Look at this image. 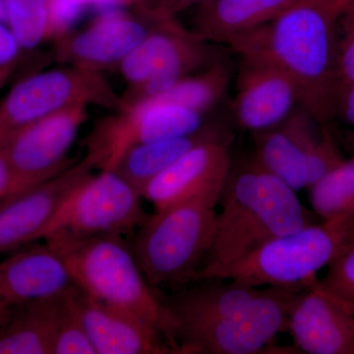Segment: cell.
Returning a JSON list of instances; mask_svg holds the SVG:
<instances>
[{"mask_svg": "<svg viewBox=\"0 0 354 354\" xmlns=\"http://www.w3.org/2000/svg\"><path fill=\"white\" fill-rule=\"evenodd\" d=\"M93 169L84 158L57 176L1 200L0 255L43 239L66 198Z\"/></svg>", "mask_w": 354, "mask_h": 354, "instance_id": "15", "label": "cell"}, {"mask_svg": "<svg viewBox=\"0 0 354 354\" xmlns=\"http://www.w3.org/2000/svg\"><path fill=\"white\" fill-rule=\"evenodd\" d=\"M26 187L29 186L21 180L6 153L0 149V201Z\"/></svg>", "mask_w": 354, "mask_h": 354, "instance_id": "31", "label": "cell"}, {"mask_svg": "<svg viewBox=\"0 0 354 354\" xmlns=\"http://www.w3.org/2000/svg\"><path fill=\"white\" fill-rule=\"evenodd\" d=\"M335 118L354 127V81L337 90L335 97Z\"/></svg>", "mask_w": 354, "mask_h": 354, "instance_id": "32", "label": "cell"}, {"mask_svg": "<svg viewBox=\"0 0 354 354\" xmlns=\"http://www.w3.org/2000/svg\"><path fill=\"white\" fill-rule=\"evenodd\" d=\"M6 9L3 0H0V23H6Z\"/></svg>", "mask_w": 354, "mask_h": 354, "instance_id": "35", "label": "cell"}, {"mask_svg": "<svg viewBox=\"0 0 354 354\" xmlns=\"http://www.w3.org/2000/svg\"><path fill=\"white\" fill-rule=\"evenodd\" d=\"M158 1L162 9L176 16L185 9L201 6L209 0H158Z\"/></svg>", "mask_w": 354, "mask_h": 354, "instance_id": "33", "label": "cell"}, {"mask_svg": "<svg viewBox=\"0 0 354 354\" xmlns=\"http://www.w3.org/2000/svg\"><path fill=\"white\" fill-rule=\"evenodd\" d=\"M44 241L64 257L77 286L85 295L150 324L174 349V323L167 302L147 281L132 247L122 235Z\"/></svg>", "mask_w": 354, "mask_h": 354, "instance_id": "3", "label": "cell"}, {"mask_svg": "<svg viewBox=\"0 0 354 354\" xmlns=\"http://www.w3.org/2000/svg\"><path fill=\"white\" fill-rule=\"evenodd\" d=\"M76 300L95 354L176 353L160 330L138 317L101 304L79 288Z\"/></svg>", "mask_w": 354, "mask_h": 354, "instance_id": "19", "label": "cell"}, {"mask_svg": "<svg viewBox=\"0 0 354 354\" xmlns=\"http://www.w3.org/2000/svg\"><path fill=\"white\" fill-rule=\"evenodd\" d=\"M353 81L354 0H346L337 23V90Z\"/></svg>", "mask_w": 354, "mask_h": 354, "instance_id": "29", "label": "cell"}, {"mask_svg": "<svg viewBox=\"0 0 354 354\" xmlns=\"http://www.w3.org/2000/svg\"><path fill=\"white\" fill-rule=\"evenodd\" d=\"M172 14L162 9H106L90 24L51 41L55 64L90 71L118 69L122 60Z\"/></svg>", "mask_w": 354, "mask_h": 354, "instance_id": "11", "label": "cell"}, {"mask_svg": "<svg viewBox=\"0 0 354 354\" xmlns=\"http://www.w3.org/2000/svg\"><path fill=\"white\" fill-rule=\"evenodd\" d=\"M78 288L62 297L53 337V354H95L77 307Z\"/></svg>", "mask_w": 354, "mask_h": 354, "instance_id": "26", "label": "cell"}, {"mask_svg": "<svg viewBox=\"0 0 354 354\" xmlns=\"http://www.w3.org/2000/svg\"><path fill=\"white\" fill-rule=\"evenodd\" d=\"M78 288L57 249L32 242L0 261V301L10 308Z\"/></svg>", "mask_w": 354, "mask_h": 354, "instance_id": "18", "label": "cell"}, {"mask_svg": "<svg viewBox=\"0 0 354 354\" xmlns=\"http://www.w3.org/2000/svg\"><path fill=\"white\" fill-rule=\"evenodd\" d=\"M206 115L156 99L123 106L97 121L86 139L85 158L99 171H111L128 149L196 132Z\"/></svg>", "mask_w": 354, "mask_h": 354, "instance_id": "10", "label": "cell"}, {"mask_svg": "<svg viewBox=\"0 0 354 354\" xmlns=\"http://www.w3.org/2000/svg\"><path fill=\"white\" fill-rule=\"evenodd\" d=\"M299 290L283 295L245 315L225 319L176 320L172 342L180 354L259 353L279 334L288 333L291 302Z\"/></svg>", "mask_w": 354, "mask_h": 354, "instance_id": "12", "label": "cell"}, {"mask_svg": "<svg viewBox=\"0 0 354 354\" xmlns=\"http://www.w3.org/2000/svg\"><path fill=\"white\" fill-rule=\"evenodd\" d=\"M6 24L15 35L23 55L39 50L57 37L51 0H3Z\"/></svg>", "mask_w": 354, "mask_h": 354, "instance_id": "24", "label": "cell"}, {"mask_svg": "<svg viewBox=\"0 0 354 354\" xmlns=\"http://www.w3.org/2000/svg\"><path fill=\"white\" fill-rule=\"evenodd\" d=\"M232 140L227 132L195 146L147 184L142 198L155 211L190 201L216 206L232 167Z\"/></svg>", "mask_w": 354, "mask_h": 354, "instance_id": "14", "label": "cell"}, {"mask_svg": "<svg viewBox=\"0 0 354 354\" xmlns=\"http://www.w3.org/2000/svg\"><path fill=\"white\" fill-rule=\"evenodd\" d=\"M82 104L116 111L123 102L99 72L58 64L25 76L0 102V143L35 121Z\"/></svg>", "mask_w": 354, "mask_h": 354, "instance_id": "6", "label": "cell"}, {"mask_svg": "<svg viewBox=\"0 0 354 354\" xmlns=\"http://www.w3.org/2000/svg\"><path fill=\"white\" fill-rule=\"evenodd\" d=\"M325 125L299 106L281 124L253 135L252 156L297 192L309 188L344 160Z\"/></svg>", "mask_w": 354, "mask_h": 354, "instance_id": "9", "label": "cell"}, {"mask_svg": "<svg viewBox=\"0 0 354 354\" xmlns=\"http://www.w3.org/2000/svg\"><path fill=\"white\" fill-rule=\"evenodd\" d=\"M227 132L216 125L207 124L198 131L183 136L133 146L121 156L111 171L120 174L141 193L147 184L184 153L203 142Z\"/></svg>", "mask_w": 354, "mask_h": 354, "instance_id": "21", "label": "cell"}, {"mask_svg": "<svg viewBox=\"0 0 354 354\" xmlns=\"http://www.w3.org/2000/svg\"><path fill=\"white\" fill-rule=\"evenodd\" d=\"M216 206L181 203L155 211L137 228L133 253L153 288L197 281L215 235Z\"/></svg>", "mask_w": 354, "mask_h": 354, "instance_id": "4", "label": "cell"}, {"mask_svg": "<svg viewBox=\"0 0 354 354\" xmlns=\"http://www.w3.org/2000/svg\"><path fill=\"white\" fill-rule=\"evenodd\" d=\"M57 38L73 30L81 16L91 7L102 9H165L158 0H51Z\"/></svg>", "mask_w": 354, "mask_h": 354, "instance_id": "27", "label": "cell"}, {"mask_svg": "<svg viewBox=\"0 0 354 354\" xmlns=\"http://www.w3.org/2000/svg\"><path fill=\"white\" fill-rule=\"evenodd\" d=\"M220 58L214 43L186 29L176 16L169 18L155 28L118 66L127 88L121 95L123 106L160 94Z\"/></svg>", "mask_w": 354, "mask_h": 354, "instance_id": "7", "label": "cell"}, {"mask_svg": "<svg viewBox=\"0 0 354 354\" xmlns=\"http://www.w3.org/2000/svg\"><path fill=\"white\" fill-rule=\"evenodd\" d=\"M88 106H72L23 127L0 143L28 186L57 176L74 164L69 153L88 120Z\"/></svg>", "mask_w": 354, "mask_h": 354, "instance_id": "13", "label": "cell"}, {"mask_svg": "<svg viewBox=\"0 0 354 354\" xmlns=\"http://www.w3.org/2000/svg\"><path fill=\"white\" fill-rule=\"evenodd\" d=\"M22 57L15 35L6 23H0V90L13 75Z\"/></svg>", "mask_w": 354, "mask_h": 354, "instance_id": "30", "label": "cell"}, {"mask_svg": "<svg viewBox=\"0 0 354 354\" xmlns=\"http://www.w3.org/2000/svg\"><path fill=\"white\" fill-rule=\"evenodd\" d=\"M230 109L241 129L257 134L281 124L300 106L290 77L257 58L239 57Z\"/></svg>", "mask_w": 354, "mask_h": 354, "instance_id": "16", "label": "cell"}, {"mask_svg": "<svg viewBox=\"0 0 354 354\" xmlns=\"http://www.w3.org/2000/svg\"><path fill=\"white\" fill-rule=\"evenodd\" d=\"M346 0H298L264 26L228 39L239 57L257 58L295 83L300 106L319 123L335 118L337 23Z\"/></svg>", "mask_w": 354, "mask_h": 354, "instance_id": "1", "label": "cell"}, {"mask_svg": "<svg viewBox=\"0 0 354 354\" xmlns=\"http://www.w3.org/2000/svg\"><path fill=\"white\" fill-rule=\"evenodd\" d=\"M65 295L14 307L0 328V354H53V332Z\"/></svg>", "mask_w": 354, "mask_h": 354, "instance_id": "22", "label": "cell"}, {"mask_svg": "<svg viewBox=\"0 0 354 354\" xmlns=\"http://www.w3.org/2000/svg\"><path fill=\"white\" fill-rule=\"evenodd\" d=\"M215 235L197 281L221 279L230 267L268 241L316 223L297 191L265 169L253 156L232 162L221 193Z\"/></svg>", "mask_w": 354, "mask_h": 354, "instance_id": "2", "label": "cell"}, {"mask_svg": "<svg viewBox=\"0 0 354 354\" xmlns=\"http://www.w3.org/2000/svg\"><path fill=\"white\" fill-rule=\"evenodd\" d=\"M142 199L141 193L115 171L92 172L70 193L43 239L131 234L149 216Z\"/></svg>", "mask_w": 354, "mask_h": 354, "instance_id": "8", "label": "cell"}, {"mask_svg": "<svg viewBox=\"0 0 354 354\" xmlns=\"http://www.w3.org/2000/svg\"><path fill=\"white\" fill-rule=\"evenodd\" d=\"M354 245V214L321 220L268 241L223 272L230 279L252 286L304 290Z\"/></svg>", "mask_w": 354, "mask_h": 354, "instance_id": "5", "label": "cell"}, {"mask_svg": "<svg viewBox=\"0 0 354 354\" xmlns=\"http://www.w3.org/2000/svg\"><path fill=\"white\" fill-rule=\"evenodd\" d=\"M230 79V65L220 58L149 99L169 102L207 116L227 95Z\"/></svg>", "mask_w": 354, "mask_h": 354, "instance_id": "23", "label": "cell"}, {"mask_svg": "<svg viewBox=\"0 0 354 354\" xmlns=\"http://www.w3.org/2000/svg\"><path fill=\"white\" fill-rule=\"evenodd\" d=\"M311 209L321 220L354 214V156L310 186Z\"/></svg>", "mask_w": 354, "mask_h": 354, "instance_id": "25", "label": "cell"}, {"mask_svg": "<svg viewBox=\"0 0 354 354\" xmlns=\"http://www.w3.org/2000/svg\"><path fill=\"white\" fill-rule=\"evenodd\" d=\"M317 283L354 316V245L330 263Z\"/></svg>", "mask_w": 354, "mask_h": 354, "instance_id": "28", "label": "cell"}, {"mask_svg": "<svg viewBox=\"0 0 354 354\" xmlns=\"http://www.w3.org/2000/svg\"><path fill=\"white\" fill-rule=\"evenodd\" d=\"M13 308H10V307L7 306V305L2 304L0 301V328L3 326V324L6 322L7 319H8L9 315H10L11 312H12Z\"/></svg>", "mask_w": 354, "mask_h": 354, "instance_id": "34", "label": "cell"}, {"mask_svg": "<svg viewBox=\"0 0 354 354\" xmlns=\"http://www.w3.org/2000/svg\"><path fill=\"white\" fill-rule=\"evenodd\" d=\"M288 333L299 353L354 354V316L317 279L293 298Z\"/></svg>", "mask_w": 354, "mask_h": 354, "instance_id": "17", "label": "cell"}, {"mask_svg": "<svg viewBox=\"0 0 354 354\" xmlns=\"http://www.w3.org/2000/svg\"><path fill=\"white\" fill-rule=\"evenodd\" d=\"M298 0H209L196 7L192 31L225 44L271 22Z\"/></svg>", "mask_w": 354, "mask_h": 354, "instance_id": "20", "label": "cell"}]
</instances>
